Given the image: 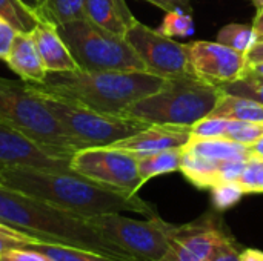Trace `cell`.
Listing matches in <instances>:
<instances>
[{
  "label": "cell",
  "mask_w": 263,
  "mask_h": 261,
  "mask_svg": "<svg viewBox=\"0 0 263 261\" xmlns=\"http://www.w3.org/2000/svg\"><path fill=\"white\" fill-rule=\"evenodd\" d=\"M0 261H52L42 252L32 249H14L0 255Z\"/></svg>",
  "instance_id": "34"
},
{
  "label": "cell",
  "mask_w": 263,
  "mask_h": 261,
  "mask_svg": "<svg viewBox=\"0 0 263 261\" xmlns=\"http://www.w3.org/2000/svg\"><path fill=\"white\" fill-rule=\"evenodd\" d=\"M0 222L11 225L40 243L92 251L120 261H134L123 249L105 238L85 217L6 188L0 183Z\"/></svg>",
  "instance_id": "3"
},
{
  "label": "cell",
  "mask_w": 263,
  "mask_h": 261,
  "mask_svg": "<svg viewBox=\"0 0 263 261\" xmlns=\"http://www.w3.org/2000/svg\"><path fill=\"white\" fill-rule=\"evenodd\" d=\"M185 149L210 158L213 162H234V160H248L251 157L250 146L227 140V138H194L191 137Z\"/></svg>",
  "instance_id": "18"
},
{
  "label": "cell",
  "mask_w": 263,
  "mask_h": 261,
  "mask_svg": "<svg viewBox=\"0 0 263 261\" xmlns=\"http://www.w3.org/2000/svg\"><path fill=\"white\" fill-rule=\"evenodd\" d=\"M88 222L134 261L163 260L179 228L159 215L134 220L120 212L89 217Z\"/></svg>",
  "instance_id": "8"
},
{
  "label": "cell",
  "mask_w": 263,
  "mask_h": 261,
  "mask_svg": "<svg viewBox=\"0 0 263 261\" xmlns=\"http://www.w3.org/2000/svg\"><path fill=\"white\" fill-rule=\"evenodd\" d=\"M247 75L263 77V62H259V63H247L242 77H247ZM242 77H240V78H242Z\"/></svg>",
  "instance_id": "39"
},
{
  "label": "cell",
  "mask_w": 263,
  "mask_h": 261,
  "mask_svg": "<svg viewBox=\"0 0 263 261\" xmlns=\"http://www.w3.org/2000/svg\"><path fill=\"white\" fill-rule=\"evenodd\" d=\"M208 117L242 120V122H263V105L259 102L225 94L217 102L216 108Z\"/></svg>",
  "instance_id": "20"
},
{
  "label": "cell",
  "mask_w": 263,
  "mask_h": 261,
  "mask_svg": "<svg viewBox=\"0 0 263 261\" xmlns=\"http://www.w3.org/2000/svg\"><path fill=\"white\" fill-rule=\"evenodd\" d=\"M239 260L240 261H263V251L260 249H242L239 254Z\"/></svg>",
  "instance_id": "37"
},
{
  "label": "cell",
  "mask_w": 263,
  "mask_h": 261,
  "mask_svg": "<svg viewBox=\"0 0 263 261\" xmlns=\"http://www.w3.org/2000/svg\"><path fill=\"white\" fill-rule=\"evenodd\" d=\"M28 11H31L37 18L40 17V11H42V6H43V2L45 0H18ZM40 20V18H39Z\"/></svg>",
  "instance_id": "38"
},
{
  "label": "cell",
  "mask_w": 263,
  "mask_h": 261,
  "mask_svg": "<svg viewBox=\"0 0 263 261\" xmlns=\"http://www.w3.org/2000/svg\"><path fill=\"white\" fill-rule=\"evenodd\" d=\"M0 17L17 32H31L39 23V18L18 0H0Z\"/></svg>",
  "instance_id": "25"
},
{
  "label": "cell",
  "mask_w": 263,
  "mask_h": 261,
  "mask_svg": "<svg viewBox=\"0 0 263 261\" xmlns=\"http://www.w3.org/2000/svg\"><path fill=\"white\" fill-rule=\"evenodd\" d=\"M146 2H149V3H153V5H156V6H159L160 9H163V11H166V12L177 9V2H176V0H146Z\"/></svg>",
  "instance_id": "40"
},
{
  "label": "cell",
  "mask_w": 263,
  "mask_h": 261,
  "mask_svg": "<svg viewBox=\"0 0 263 261\" xmlns=\"http://www.w3.org/2000/svg\"><path fill=\"white\" fill-rule=\"evenodd\" d=\"M210 191H211L213 208L219 212L234 208L247 194L237 182H222L214 188H211Z\"/></svg>",
  "instance_id": "27"
},
{
  "label": "cell",
  "mask_w": 263,
  "mask_h": 261,
  "mask_svg": "<svg viewBox=\"0 0 263 261\" xmlns=\"http://www.w3.org/2000/svg\"><path fill=\"white\" fill-rule=\"evenodd\" d=\"M253 3H254V6H256L257 12H259V11H262V9H263V0H253Z\"/></svg>",
  "instance_id": "42"
},
{
  "label": "cell",
  "mask_w": 263,
  "mask_h": 261,
  "mask_svg": "<svg viewBox=\"0 0 263 261\" xmlns=\"http://www.w3.org/2000/svg\"><path fill=\"white\" fill-rule=\"evenodd\" d=\"M125 38L143 60L148 72L163 78L196 75L190 62L188 43L174 42L140 22L125 34Z\"/></svg>",
  "instance_id": "10"
},
{
  "label": "cell",
  "mask_w": 263,
  "mask_h": 261,
  "mask_svg": "<svg viewBox=\"0 0 263 261\" xmlns=\"http://www.w3.org/2000/svg\"><path fill=\"white\" fill-rule=\"evenodd\" d=\"M247 58V63H259L263 62V40L257 42L245 55Z\"/></svg>",
  "instance_id": "36"
},
{
  "label": "cell",
  "mask_w": 263,
  "mask_h": 261,
  "mask_svg": "<svg viewBox=\"0 0 263 261\" xmlns=\"http://www.w3.org/2000/svg\"><path fill=\"white\" fill-rule=\"evenodd\" d=\"M71 55L82 71H145L146 65L126 42L88 18L57 26Z\"/></svg>",
  "instance_id": "6"
},
{
  "label": "cell",
  "mask_w": 263,
  "mask_h": 261,
  "mask_svg": "<svg viewBox=\"0 0 263 261\" xmlns=\"http://www.w3.org/2000/svg\"><path fill=\"white\" fill-rule=\"evenodd\" d=\"M2 185L49 203L63 211L89 218L103 214L134 212L156 217V208L139 197L102 186L76 172L5 168Z\"/></svg>",
  "instance_id": "1"
},
{
  "label": "cell",
  "mask_w": 263,
  "mask_h": 261,
  "mask_svg": "<svg viewBox=\"0 0 263 261\" xmlns=\"http://www.w3.org/2000/svg\"><path fill=\"white\" fill-rule=\"evenodd\" d=\"M85 17L120 37L139 22L125 0H86Z\"/></svg>",
  "instance_id": "17"
},
{
  "label": "cell",
  "mask_w": 263,
  "mask_h": 261,
  "mask_svg": "<svg viewBox=\"0 0 263 261\" xmlns=\"http://www.w3.org/2000/svg\"><path fill=\"white\" fill-rule=\"evenodd\" d=\"M6 166H3V165H0V180H2V172H3V169H5Z\"/></svg>",
  "instance_id": "43"
},
{
  "label": "cell",
  "mask_w": 263,
  "mask_h": 261,
  "mask_svg": "<svg viewBox=\"0 0 263 261\" xmlns=\"http://www.w3.org/2000/svg\"><path fill=\"white\" fill-rule=\"evenodd\" d=\"M0 120L60 155L72 157L82 149L65 132L42 97L23 80L0 77Z\"/></svg>",
  "instance_id": "5"
},
{
  "label": "cell",
  "mask_w": 263,
  "mask_h": 261,
  "mask_svg": "<svg viewBox=\"0 0 263 261\" xmlns=\"http://www.w3.org/2000/svg\"><path fill=\"white\" fill-rule=\"evenodd\" d=\"M166 78L145 71H65L48 72L29 89L65 102H72L97 112L123 115L136 102L157 92Z\"/></svg>",
  "instance_id": "2"
},
{
  "label": "cell",
  "mask_w": 263,
  "mask_h": 261,
  "mask_svg": "<svg viewBox=\"0 0 263 261\" xmlns=\"http://www.w3.org/2000/svg\"><path fill=\"white\" fill-rule=\"evenodd\" d=\"M39 242L35 237L11 226L3 222H0V255L14 251V249H25L28 245Z\"/></svg>",
  "instance_id": "31"
},
{
  "label": "cell",
  "mask_w": 263,
  "mask_h": 261,
  "mask_svg": "<svg viewBox=\"0 0 263 261\" xmlns=\"http://www.w3.org/2000/svg\"><path fill=\"white\" fill-rule=\"evenodd\" d=\"M15 34L17 31L6 20L0 17V60H5Z\"/></svg>",
  "instance_id": "35"
},
{
  "label": "cell",
  "mask_w": 263,
  "mask_h": 261,
  "mask_svg": "<svg viewBox=\"0 0 263 261\" xmlns=\"http://www.w3.org/2000/svg\"><path fill=\"white\" fill-rule=\"evenodd\" d=\"M3 62L23 82L40 83L46 78L48 71L42 62V57L39 54V49L31 32L15 34Z\"/></svg>",
  "instance_id": "16"
},
{
  "label": "cell",
  "mask_w": 263,
  "mask_h": 261,
  "mask_svg": "<svg viewBox=\"0 0 263 261\" xmlns=\"http://www.w3.org/2000/svg\"><path fill=\"white\" fill-rule=\"evenodd\" d=\"M223 91L196 75L166 78L162 89L133 103L125 117L148 125H174L191 128L208 117Z\"/></svg>",
  "instance_id": "4"
},
{
  "label": "cell",
  "mask_w": 263,
  "mask_h": 261,
  "mask_svg": "<svg viewBox=\"0 0 263 261\" xmlns=\"http://www.w3.org/2000/svg\"><path fill=\"white\" fill-rule=\"evenodd\" d=\"M243 248L234 240V237H228L206 261H240L239 254Z\"/></svg>",
  "instance_id": "32"
},
{
  "label": "cell",
  "mask_w": 263,
  "mask_h": 261,
  "mask_svg": "<svg viewBox=\"0 0 263 261\" xmlns=\"http://www.w3.org/2000/svg\"><path fill=\"white\" fill-rule=\"evenodd\" d=\"M157 31L166 37H188L194 32V22L191 15L174 9L166 12Z\"/></svg>",
  "instance_id": "29"
},
{
  "label": "cell",
  "mask_w": 263,
  "mask_h": 261,
  "mask_svg": "<svg viewBox=\"0 0 263 261\" xmlns=\"http://www.w3.org/2000/svg\"><path fill=\"white\" fill-rule=\"evenodd\" d=\"M191 138V128L174 125H149L137 134L123 138L111 146L123 149L137 158L153 155L166 149L183 148Z\"/></svg>",
  "instance_id": "14"
},
{
  "label": "cell",
  "mask_w": 263,
  "mask_h": 261,
  "mask_svg": "<svg viewBox=\"0 0 263 261\" xmlns=\"http://www.w3.org/2000/svg\"><path fill=\"white\" fill-rule=\"evenodd\" d=\"M263 137V122L227 120L223 138L233 140L247 146L254 145Z\"/></svg>",
  "instance_id": "26"
},
{
  "label": "cell",
  "mask_w": 263,
  "mask_h": 261,
  "mask_svg": "<svg viewBox=\"0 0 263 261\" xmlns=\"http://www.w3.org/2000/svg\"><path fill=\"white\" fill-rule=\"evenodd\" d=\"M217 42L247 55V52L257 43V34L253 25L230 23L219 31Z\"/></svg>",
  "instance_id": "24"
},
{
  "label": "cell",
  "mask_w": 263,
  "mask_h": 261,
  "mask_svg": "<svg viewBox=\"0 0 263 261\" xmlns=\"http://www.w3.org/2000/svg\"><path fill=\"white\" fill-rule=\"evenodd\" d=\"M253 26H254V31L257 34V42L263 40V9L257 12L254 22H253Z\"/></svg>",
  "instance_id": "41"
},
{
  "label": "cell",
  "mask_w": 263,
  "mask_h": 261,
  "mask_svg": "<svg viewBox=\"0 0 263 261\" xmlns=\"http://www.w3.org/2000/svg\"><path fill=\"white\" fill-rule=\"evenodd\" d=\"M26 249L42 252L52 261H120L106 257V255L96 254L92 251H85V249H79V248L63 246V245L40 243V242L28 245Z\"/></svg>",
  "instance_id": "23"
},
{
  "label": "cell",
  "mask_w": 263,
  "mask_h": 261,
  "mask_svg": "<svg viewBox=\"0 0 263 261\" xmlns=\"http://www.w3.org/2000/svg\"><path fill=\"white\" fill-rule=\"evenodd\" d=\"M231 237L216 212H206L197 220L179 225L171 246L162 261H206Z\"/></svg>",
  "instance_id": "11"
},
{
  "label": "cell",
  "mask_w": 263,
  "mask_h": 261,
  "mask_svg": "<svg viewBox=\"0 0 263 261\" xmlns=\"http://www.w3.org/2000/svg\"><path fill=\"white\" fill-rule=\"evenodd\" d=\"M219 168H220L219 162H213L183 148L180 172L193 186L199 189H211L216 185H219L220 183Z\"/></svg>",
  "instance_id": "19"
},
{
  "label": "cell",
  "mask_w": 263,
  "mask_h": 261,
  "mask_svg": "<svg viewBox=\"0 0 263 261\" xmlns=\"http://www.w3.org/2000/svg\"><path fill=\"white\" fill-rule=\"evenodd\" d=\"M182 152L183 148H174V149H166L153 155L137 158V168L142 182L146 183L154 177L180 171Z\"/></svg>",
  "instance_id": "21"
},
{
  "label": "cell",
  "mask_w": 263,
  "mask_h": 261,
  "mask_svg": "<svg viewBox=\"0 0 263 261\" xmlns=\"http://www.w3.org/2000/svg\"><path fill=\"white\" fill-rule=\"evenodd\" d=\"M40 97L59 120L65 132L76 140L82 149L92 146H111L149 126L142 120L125 115L97 112L86 106L48 95Z\"/></svg>",
  "instance_id": "7"
},
{
  "label": "cell",
  "mask_w": 263,
  "mask_h": 261,
  "mask_svg": "<svg viewBox=\"0 0 263 261\" xmlns=\"http://www.w3.org/2000/svg\"><path fill=\"white\" fill-rule=\"evenodd\" d=\"M188 54L196 77L216 86L239 80L247 66L245 54L219 42H190Z\"/></svg>",
  "instance_id": "13"
},
{
  "label": "cell",
  "mask_w": 263,
  "mask_h": 261,
  "mask_svg": "<svg viewBox=\"0 0 263 261\" xmlns=\"http://www.w3.org/2000/svg\"><path fill=\"white\" fill-rule=\"evenodd\" d=\"M71 169L102 186L136 195L145 185L137 168V157L114 146L83 148L72 154Z\"/></svg>",
  "instance_id": "9"
},
{
  "label": "cell",
  "mask_w": 263,
  "mask_h": 261,
  "mask_svg": "<svg viewBox=\"0 0 263 261\" xmlns=\"http://www.w3.org/2000/svg\"><path fill=\"white\" fill-rule=\"evenodd\" d=\"M0 165L39 171L71 172V157L60 155L0 120Z\"/></svg>",
  "instance_id": "12"
},
{
  "label": "cell",
  "mask_w": 263,
  "mask_h": 261,
  "mask_svg": "<svg viewBox=\"0 0 263 261\" xmlns=\"http://www.w3.org/2000/svg\"><path fill=\"white\" fill-rule=\"evenodd\" d=\"M225 94L245 97L254 102H259L263 105V77H253L247 75L239 80H234L231 83H227L223 86H219Z\"/></svg>",
  "instance_id": "28"
},
{
  "label": "cell",
  "mask_w": 263,
  "mask_h": 261,
  "mask_svg": "<svg viewBox=\"0 0 263 261\" xmlns=\"http://www.w3.org/2000/svg\"><path fill=\"white\" fill-rule=\"evenodd\" d=\"M237 183L247 194H263V158L251 155Z\"/></svg>",
  "instance_id": "30"
},
{
  "label": "cell",
  "mask_w": 263,
  "mask_h": 261,
  "mask_svg": "<svg viewBox=\"0 0 263 261\" xmlns=\"http://www.w3.org/2000/svg\"><path fill=\"white\" fill-rule=\"evenodd\" d=\"M85 6L86 0H45L39 18L60 26L74 20L86 18Z\"/></svg>",
  "instance_id": "22"
},
{
  "label": "cell",
  "mask_w": 263,
  "mask_h": 261,
  "mask_svg": "<svg viewBox=\"0 0 263 261\" xmlns=\"http://www.w3.org/2000/svg\"><path fill=\"white\" fill-rule=\"evenodd\" d=\"M248 160H234V162H222L219 168V177L222 182H237L242 175Z\"/></svg>",
  "instance_id": "33"
},
{
  "label": "cell",
  "mask_w": 263,
  "mask_h": 261,
  "mask_svg": "<svg viewBox=\"0 0 263 261\" xmlns=\"http://www.w3.org/2000/svg\"><path fill=\"white\" fill-rule=\"evenodd\" d=\"M31 34L48 72H65L79 69L74 57L71 55L65 40L59 34V29L54 23L39 20Z\"/></svg>",
  "instance_id": "15"
}]
</instances>
